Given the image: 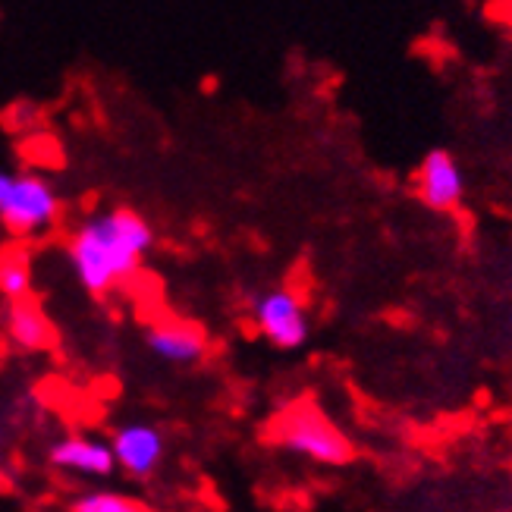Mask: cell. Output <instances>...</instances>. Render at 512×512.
I'll return each instance as SVG.
<instances>
[{
    "instance_id": "obj_10",
    "label": "cell",
    "mask_w": 512,
    "mask_h": 512,
    "mask_svg": "<svg viewBox=\"0 0 512 512\" xmlns=\"http://www.w3.org/2000/svg\"><path fill=\"white\" fill-rule=\"evenodd\" d=\"M35 286V258L26 242H7L0 249V299L22 302L32 299Z\"/></svg>"
},
{
    "instance_id": "obj_6",
    "label": "cell",
    "mask_w": 512,
    "mask_h": 512,
    "mask_svg": "<svg viewBox=\"0 0 512 512\" xmlns=\"http://www.w3.org/2000/svg\"><path fill=\"white\" fill-rule=\"evenodd\" d=\"M415 192L431 211H456L465 198V176L447 148L428 151L415 173Z\"/></svg>"
},
{
    "instance_id": "obj_3",
    "label": "cell",
    "mask_w": 512,
    "mask_h": 512,
    "mask_svg": "<svg viewBox=\"0 0 512 512\" xmlns=\"http://www.w3.org/2000/svg\"><path fill=\"white\" fill-rule=\"evenodd\" d=\"M60 220V195L41 173L0 170V227L16 242L41 239Z\"/></svg>"
},
{
    "instance_id": "obj_9",
    "label": "cell",
    "mask_w": 512,
    "mask_h": 512,
    "mask_svg": "<svg viewBox=\"0 0 512 512\" xmlns=\"http://www.w3.org/2000/svg\"><path fill=\"white\" fill-rule=\"evenodd\" d=\"M4 333H7V343L19 352L35 355V352L57 349V327L35 296L22 302H7Z\"/></svg>"
},
{
    "instance_id": "obj_4",
    "label": "cell",
    "mask_w": 512,
    "mask_h": 512,
    "mask_svg": "<svg viewBox=\"0 0 512 512\" xmlns=\"http://www.w3.org/2000/svg\"><path fill=\"white\" fill-rule=\"evenodd\" d=\"M252 321L261 337L277 349H302L311 337L305 302L289 286L258 293L252 299Z\"/></svg>"
},
{
    "instance_id": "obj_11",
    "label": "cell",
    "mask_w": 512,
    "mask_h": 512,
    "mask_svg": "<svg viewBox=\"0 0 512 512\" xmlns=\"http://www.w3.org/2000/svg\"><path fill=\"white\" fill-rule=\"evenodd\" d=\"M70 512H151L142 500L117 491H82L70 500Z\"/></svg>"
},
{
    "instance_id": "obj_8",
    "label": "cell",
    "mask_w": 512,
    "mask_h": 512,
    "mask_svg": "<svg viewBox=\"0 0 512 512\" xmlns=\"http://www.w3.org/2000/svg\"><path fill=\"white\" fill-rule=\"evenodd\" d=\"M145 346L170 365H195L208 355V333L180 318H161L145 327Z\"/></svg>"
},
{
    "instance_id": "obj_7",
    "label": "cell",
    "mask_w": 512,
    "mask_h": 512,
    "mask_svg": "<svg viewBox=\"0 0 512 512\" xmlns=\"http://www.w3.org/2000/svg\"><path fill=\"white\" fill-rule=\"evenodd\" d=\"M48 462L57 472L79 475V478H110L117 472V459L110 443L85 437V434H66L48 447Z\"/></svg>"
},
{
    "instance_id": "obj_1",
    "label": "cell",
    "mask_w": 512,
    "mask_h": 512,
    "mask_svg": "<svg viewBox=\"0 0 512 512\" xmlns=\"http://www.w3.org/2000/svg\"><path fill=\"white\" fill-rule=\"evenodd\" d=\"M154 249V227L136 208H107L85 217L66 242V258L88 296L104 299L142 271Z\"/></svg>"
},
{
    "instance_id": "obj_5",
    "label": "cell",
    "mask_w": 512,
    "mask_h": 512,
    "mask_svg": "<svg viewBox=\"0 0 512 512\" xmlns=\"http://www.w3.org/2000/svg\"><path fill=\"white\" fill-rule=\"evenodd\" d=\"M110 450H114L117 469H123L129 478L145 481L164 465L167 440L164 431L148 425V421H126L110 434Z\"/></svg>"
},
{
    "instance_id": "obj_2",
    "label": "cell",
    "mask_w": 512,
    "mask_h": 512,
    "mask_svg": "<svg viewBox=\"0 0 512 512\" xmlns=\"http://www.w3.org/2000/svg\"><path fill=\"white\" fill-rule=\"evenodd\" d=\"M271 440L280 450L315 465H349L355 456L352 440L315 403H289L274 418Z\"/></svg>"
}]
</instances>
